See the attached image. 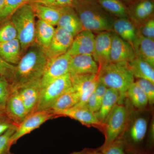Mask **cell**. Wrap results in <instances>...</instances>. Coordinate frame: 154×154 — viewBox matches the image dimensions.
Segmentation results:
<instances>
[{
    "mask_svg": "<svg viewBox=\"0 0 154 154\" xmlns=\"http://www.w3.org/2000/svg\"><path fill=\"white\" fill-rule=\"evenodd\" d=\"M35 18L32 6L27 4L17 9L9 19L17 30L23 55L28 48L35 43Z\"/></svg>",
    "mask_w": 154,
    "mask_h": 154,
    "instance_id": "277c9868",
    "label": "cell"
},
{
    "mask_svg": "<svg viewBox=\"0 0 154 154\" xmlns=\"http://www.w3.org/2000/svg\"><path fill=\"white\" fill-rule=\"evenodd\" d=\"M75 1V0H32L30 4L36 3L54 8L61 9L67 7L73 8Z\"/></svg>",
    "mask_w": 154,
    "mask_h": 154,
    "instance_id": "836d02e7",
    "label": "cell"
},
{
    "mask_svg": "<svg viewBox=\"0 0 154 154\" xmlns=\"http://www.w3.org/2000/svg\"><path fill=\"white\" fill-rule=\"evenodd\" d=\"M79 101V96L72 87L56 100L50 110L57 116L58 113L74 107Z\"/></svg>",
    "mask_w": 154,
    "mask_h": 154,
    "instance_id": "484cf974",
    "label": "cell"
},
{
    "mask_svg": "<svg viewBox=\"0 0 154 154\" xmlns=\"http://www.w3.org/2000/svg\"><path fill=\"white\" fill-rule=\"evenodd\" d=\"M128 118V113L126 107L122 104H116L105 122V141L101 148L107 146L120 138L124 133Z\"/></svg>",
    "mask_w": 154,
    "mask_h": 154,
    "instance_id": "5b68a950",
    "label": "cell"
},
{
    "mask_svg": "<svg viewBox=\"0 0 154 154\" xmlns=\"http://www.w3.org/2000/svg\"><path fill=\"white\" fill-rule=\"evenodd\" d=\"M48 61L45 51L37 43L28 48L16 66L12 88H18L41 80Z\"/></svg>",
    "mask_w": 154,
    "mask_h": 154,
    "instance_id": "6da1fadb",
    "label": "cell"
},
{
    "mask_svg": "<svg viewBox=\"0 0 154 154\" xmlns=\"http://www.w3.org/2000/svg\"><path fill=\"white\" fill-rule=\"evenodd\" d=\"M22 55V48L18 38L0 43V56L7 62L17 65Z\"/></svg>",
    "mask_w": 154,
    "mask_h": 154,
    "instance_id": "44dd1931",
    "label": "cell"
},
{
    "mask_svg": "<svg viewBox=\"0 0 154 154\" xmlns=\"http://www.w3.org/2000/svg\"><path fill=\"white\" fill-rule=\"evenodd\" d=\"M98 149L102 154H127L123 144L119 140L107 146Z\"/></svg>",
    "mask_w": 154,
    "mask_h": 154,
    "instance_id": "d590c367",
    "label": "cell"
},
{
    "mask_svg": "<svg viewBox=\"0 0 154 154\" xmlns=\"http://www.w3.org/2000/svg\"><path fill=\"white\" fill-rule=\"evenodd\" d=\"M17 126L12 128L0 136V154H11L12 138Z\"/></svg>",
    "mask_w": 154,
    "mask_h": 154,
    "instance_id": "d6a6232c",
    "label": "cell"
},
{
    "mask_svg": "<svg viewBox=\"0 0 154 154\" xmlns=\"http://www.w3.org/2000/svg\"><path fill=\"white\" fill-rule=\"evenodd\" d=\"M112 33L110 31L100 32L95 36L93 56L100 67L110 62V52Z\"/></svg>",
    "mask_w": 154,
    "mask_h": 154,
    "instance_id": "4fadbf2b",
    "label": "cell"
},
{
    "mask_svg": "<svg viewBox=\"0 0 154 154\" xmlns=\"http://www.w3.org/2000/svg\"><path fill=\"white\" fill-rule=\"evenodd\" d=\"M17 89L25 105L28 115L35 112L41 95V80L27 84Z\"/></svg>",
    "mask_w": 154,
    "mask_h": 154,
    "instance_id": "5bb4252c",
    "label": "cell"
},
{
    "mask_svg": "<svg viewBox=\"0 0 154 154\" xmlns=\"http://www.w3.org/2000/svg\"><path fill=\"white\" fill-rule=\"evenodd\" d=\"M136 57L147 62L152 67H154V41L146 38L138 33L133 44Z\"/></svg>",
    "mask_w": 154,
    "mask_h": 154,
    "instance_id": "d6986e66",
    "label": "cell"
},
{
    "mask_svg": "<svg viewBox=\"0 0 154 154\" xmlns=\"http://www.w3.org/2000/svg\"><path fill=\"white\" fill-rule=\"evenodd\" d=\"M32 0H6L5 5L0 16V23L9 20L17 9L25 4H30Z\"/></svg>",
    "mask_w": 154,
    "mask_h": 154,
    "instance_id": "f546056e",
    "label": "cell"
},
{
    "mask_svg": "<svg viewBox=\"0 0 154 154\" xmlns=\"http://www.w3.org/2000/svg\"><path fill=\"white\" fill-rule=\"evenodd\" d=\"M98 80L107 88L116 90L120 99L118 104L124 101L126 92L134 82V78L126 63H112L106 64L99 68Z\"/></svg>",
    "mask_w": 154,
    "mask_h": 154,
    "instance_id": "3957f363",
    "label": "cell"
},
{
    "mask_svg": "<svg viewBox=\"0 0 154 154\" xmlns=\"http://www.w3.org/2000/svg\"><path fill=\"white\" fill-rule=\"evenodd\" d=\"M15 126H17L9 118L5 111L0 112V136Z\"/></svg>",
    "mask_w": 154,
    "mask_h": 154,
    "instance_id": "f35d334b",
    "label": "cell"
},
{
    "mask_svg": "<svg viewBox=\"0 0 154 154\" xmlns=\"http://www.w3.org/2000/svg\"><path fill=\"white\" fill-rule=\"evenodd\" d=\"M70 154H102L99 149H85L79 152H74Z\"/></svg>",
    "mask_w": 154,
    "mask_h": 154,
    "instance_id": "b9f144b4",
    "label": "cell"
},
{
    "mask_svg": "<svg viewBox=\"0 0 154 154\" xmlns=\"http://www.w3.org/2000/svg\"><path fill=\"white\" fill-rule=\"evenodd\" d=\"M72 87L79 96V101L75 106H85L98 83V75L86 74L71 75Z\"/></svg>",
    "mask_w": 154,
    "mask_h": 154,
    "instance_id": "9c48e42d",
    "label": "cell"
},
{
    "mask_svg": "<svg viewBox=\"0 0 154 154\" xmlns=\"http://www.w3.org/2000/svg\"><path fill=\"white\" fill-rule=\"evenodd\" d=\"M57 26L68 31L74 37L84 30L79 18L72 7L61 9V16Z\"/></svg>",
    "mask_w": 154,
    "mask_h": 154,
    "instance_id": "ac0fdd59",
    "label": "cell"
},
{
    "mask_svg": "<svg viewBox=\"0 0 154 154\" xmlns=\"http://www.w3.org/2000/svg\"><path fill=\"white\" fill-rule=\"evenodd\" d=\"M11 154H13V153H11Z\"/></svg>",
    "mask_w": 154,
    "mask_h": 154,
    "instance_id": "bcb514c9",
    "label": "cell"
},
{
    "mask_svg": "<svg viewBox=\"0 0 154 154\" xmlns=\"http://www.w3.org/2000/svg\"><path fill=\"white\" fill-rule=\"evenodd\" d=\"M97 2L110 15L118 18L127 17L128 9L121 0H97Z\"/></svg>",
    "mask_w": 154,
    "mask_h": 154,
    "instance_id": "f1b7e54d",
    "label": "cell"
},
{
    "mask_svg": "<svg viewBox=\"0 0 154 154\" xmlns=\"http://www.w3.org/2000/svg\"><path fill=\"white\" fill-rule=\"evenodd\" d=\"M143 90L148 100V104L153 105L154 103V84L148 80L137 79L135 81Z\"/></svg>",
    "mask_w": 154,
    "mask_h": 154,
    "instance_id": "e575fe53",
    "label": "cell"
},
{
    "mask_svg": "<svg viewBox=\"0 0 154 154\" xmlns=\"http://www.w3.org/2000/svg\"><path fill=\"white\" fill-rule=\"evenodd\" d=\"M17 38V30L10 19L0 23V43Z\"/></svg>",
    "mask_w": 154,
    "mask_h": 154,
    "instance_id": "4dcf8cb0",
    "label": "cell"
},
{
    "mask_svg": "<svg viewBox=\"0 0 154 154\" xmlns=\"http://www.w3.org/2000/svg\"><path fill=\"white\" fill-rule=\"evenodd\" d=\"M54 26L42 20L36 21L35 42L45 51L49 47L54 33Z\"/></svg>",
    "mask_w": 154,
    "mask_h": 154,
    "instance_id": "cb8c5ba5",
    "label": "cell"
},
{
    "mask_svg": "<svg viewBox=\"0 0 154 154\" xmlns=\"http://www.w3.org/2000/svg\"><path fill=\"white\" fill-rule=\"evenodd\" d=\"M57 117L51 110H38L28 114L17 126L12 136L13 145L17 143L19 139L38 128L45 122Z\"/></svg>",
    "mask_w": 154,
    "mask_h": 154,
    "instance_id": "52a82bcc",
    "label": "cell"
},
{
    "mask_svg": "<svg viewBox=\"0 0 154 154\" xmlns=\"http://www.w3.org/2000/svg\"><path fill=\"white\" fill-rule=\"evenodd\" d=\"M72 87L71 79L69 73L50 83L42 89L40 99L35 111L50 110L56 100Z\"/></svg>",
    "mask_w": 154,
    "mask_h": 154,
    "instance_id": "8992f818",
    "label": "cell"
},
{
    "mask_svg": "<svg viewBox=\"0 0 154 154\" xmlns=\"http://www.w3.org/2000/svg\"><path fill=\"white\" fill-rule=\"evenodd\" d=\"M95 36L93 32L83 30L74 38L67 53L71 56L82 54L93 55Z\"/></svg>",
    "mask_w": 154,
    "mask_h": 154,
    "instance_id": "9a60e30c",
    "label": "cell"
},
{
    "mask_svg": "<svg viewBox=\"0 0 154 154\" xmlns=\"http://www.w3.org/2000/svg\"><path fill=\"white\" fill-rule=\"evenodd\" d=\"M107 89V87L103 83L98 80V83L94 91V93L99 108Z\"/></svg>",
    "mask_w": 154,
    "mask_h": 154,
    "instance_id": "ab89813d",
    "label": "cell"
},
{
    "mask_svg": "<svg viewBox=\"0 0 154 154\" xmlns=\"http://www.w3.org/2000/svg\"><path fill=\"white\" fill-rule=\"evenodd\" d=\"M6 0H0V16L5 5Z\"/></svg>",
    "mask_w": 154,
    "mask_h": 154,
    "instance_id": "7bdbcfd3",
    "label": "cell"
},
{
    "mask_svg": "<svg viewBox=\"0 0 154 154\" xmlns=\"http://www.w3.org/2000/svg\"><path fill=\"white\" fill-rule=\"evenodd\" d=\"M5 112L9 118L17 126L28 115L21 96L16 88H13L6 105Z\"/></svg>",
    "mask_w": 154,
    "mask_h": 154,
    "instance_id": "2e32d148",
    "label": "cell"
},
{
    "mask_svg": "<svg viewBox=\"0 0 154 154\" xmlns=\"http://www.w3.org/2000/svg\"><path fill=\"white\" fill-rule=\"evenodd\" d=\"M128 65L134 79L148 80L154 84V68L147 62L135 57Z\"/></svg>",
    "mask_w": 154,
    "mask_h": 154,
    "instance_id": "d4e9b609",
    "label": "cell"
},
{
    "mask_svg": "<svg viewBox=\"0 0 154 154\" xmlns=\"http://www.w3.org/2000/svg\"><path fill=\"white\" fill-rule=\"evenodd\" d=\"M73 8L79 18L84 30L102 32L113 30V20L94 0H75Z\"/></svg>",
    "mask_w": 154,
    "mask_h": 154,
    "instance_id": "7a4b0ae2",
    "label": "cell"
},
{
    "mask_svg": "<svg viewBox=\"0 0 154 154\" xmlns=\"http://www.w3.org/2000/svg\"><path fill=\"white\" fill-rule=\"evenodd\" d=\"M114 33L133 46L138 34L134 24L127 17L119 18L114 20L113 26Z\"/></svg>",
    "mask_w": 154,
    "mask_h": 154,
    "instance_id": "ffe728a7",
    "label": "cell"
},
{
    "mask_svg": "<svg viewBox=\"0 0 154 154\" xmlns=\"http://www.w3.org/2000/svg\"><path fill=\"white\" fill-rule=\"evenodd\" d=\"M38 19L53 25L57 26L61 16V9L54 8L48 6L36 4H30Z\"/></svg>",
    "mask_w": 154,
    "mask_h": 154,
    "instance_id": "4316f807",
    "label": "cell"
},
{
    "mask_svg": "<svg viewBox=\"0 0 154 154\" xmlns=\"http://www.w3.org/2000/svg\"><path fill=\"white\" fill-rule=\"evenodd\" d=\"M71 57L66 53L48 60L41 80L42 89L58 78L69 73Z\"/></svg>",
    "mask_w": 154,
    "mask_h": 154,
    "instance_id": "ba28073f",
    "label": "cell"
},
{
    "mask_svg": "<svg viewBox=\"0 0 154 154\" xmlns=\"http://www.w3.org/2000/svg\"><path fill=\"white\" fill-rule=\"evenodd\" d=\"M132 45L112 33L110 52V62L128 63L135 58Z\"/></svg>",
    "mask_w": 154,
    "mask_h": 154,
    "instance_id": "8fae6325",
    "label": "cell"
},
{
    "mask_svg": "<svg viewBox=\"0 0 154 154\" xmlns=\"http://www.w3.org/2000/svg\"><path fill=\"white\" fill-rule=\"evenodd\" d=\"M119 99L120 96L118 91L114 89L107 88L99 110L96 113L99 121L103 125H105L111 110L116 104H118Z\"/></svg>",
    "mask_w": 154,
    "mask_h": 154,
    "instance_id": "7402d4cb",
    "label": "cell"
},
{
    "mask_svg": "<svg viewBox=\"0 0 154 154\" xmlns=\"http://www.w3.org/2000/svg\"><path fill=\"white\" fill-rule=\"evenodd\" d=\"M12 90L11 83L5 77L0 75V112L5 111L6 105Z\"/></svg>",
    "mask_w": 154,
    "mask_h": 154,
    "instance_id": "1f68e13d",
    "label": "cell"
},
{
    "mask_svg": "<svg viewBox=\"0 0 154 154\" xmlns=\"http://www.w3.org/2000/svg\"><path fill=\"white\" fill-rule=\"evenodd\" d=\"M133 2L128 12L134 20L138 22H144L149 19L154 12L152 0H137Z\"/></svg>",
    "mask_w": 154,
    "mask_h": 154,
    "instance_id": "603a6c76",
    "label": "cell"
},
{
    "mask_svg": "<svg viewBox=\"0 0 154 154\" xmlns=\"http://www.w3.org/2000/svg\"><path fill=\"white\" fill-rule=\"evenodd\" d=\"M99 66L92 55L82 54L72 56L69 65V73L73 75H98Z\"/></svg>",
    "mask_w": 154,
    "mask_h": 154,
    "instance_id": "7c38bea8",
    "label": "cell"
},
{
    "mask_svg": "<svg viewBox=\"0 0 154 154\" xmlns=\"http://www.w3.org/2000/svg\"><path fill=\"white\" fill-rule=\"evenodd\" d=\"M125 1H127V2H135V1H137V0H125Z\"/></svg>",
    "mask_w": 154,
    "mask_h": 154,
    "instance_id": "ee69618b",
    "label": "cell"
},
{
    "mask_svg": "<svg viewBox=\"0 0 154 154\" xmlns=\"http://www.w3.org/2000/svg\"><path fill=\"white\" fill-rule=\"evenodd\" d=\"M15 69L16 66L7 62L0 56V75L5 77L11 83Z\"/></svg>",
    "mask_w": 154,
    "mask_h": 154,
    "instance_id": "8d00e7d4",
    "label": "cell"
},
{
    "mask_svg": "<svg viewBox=\"0 0 154 154\" xmlns=\"http://www.w3.org/2000/svg\"><path fill=\"white\" fill-rule=\"evenodd\" d=\"M74 38L68 31L57 27L49 47L45 51L48 60L66 53L71 46Z\"/></svg>",
    "mask_w": 154,
    "mask_h": 154,
    "instance_id": "30bf717a",
    "label": "cell"
},
{
    "mask_svg": "<svg viewBox=\"0 0 154 154\" xmlns=\"http://www.w3.org/2000/svg\"><path fill=\"white\" fill-rule=\"evenodd\" d=\"M57 116H67L77 120L83 125L90 126H102L96 113L92 112L85 106H75L57 114Z\"/></svg>",
    "mask_w": 154,
    "mask_h": 154,
    "instance_id": "e0dca14e",
    "label": "cell"
},
{
    "mask_svg": "<svg viewBox=\"0 0 154 154\" xmlns=\"http://www.w3.org/2000/svg\"><path fill=\"white\" fill-rule=\"evenodd\" d=\"M94 1H97V0H94Z\"/></svg>",
    "mask_w": 154,
    "mask_h": 154,
    "instance_id": "f6af8a7d",
    "label": "cell"
},
{
    "mask_svg": "<svg viewBox=\"0 0 154 154\" xmlns=\"http://www.w3.org/2000/svg\"><path fill=\"white\" fill-rule=\"evenodd\" d=\"M85 106L92 112L96 113L98 111L99 107L96 101L94 91L88 98Z\"/></svg>",
    "mask_w": 154,
    "mask_h": 154,
    "instance_id": "60d3db41",
    "label": "cell"
},
{
    "mask_svg": "<svg viewBox=\"0 0 154 154\" xmlns=\"http://www.w3.org/2000/svg\"><path fill=\"white\" fill-rule=\"evenodd\" d=\"M126 96H128L132 105L137 109H143L149 104L146 94L135 82L127 91Z\"/></svg>",
    "mask_w": 154,
    "mask_h": 154,
    "instance_id": "83f0119b",
    "label": "cell"
},
{
    "mask_svg": "<svg viewBox=\"0 0 154 154\" xmlns=\"http://www.w3.org/2000/svg\"><path fill=\"white\" fill-rule=\"evenodd\" d=\"M144 24L141 27L140 34L142 36L149 39H154V20L150 18L143 22Z\"/></svg>",
    "mask_w": 154,
    "mask_h": 154,
    "instance_id": "74e56055",
    "label": "cell"
}]
</instances>
